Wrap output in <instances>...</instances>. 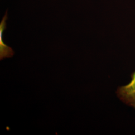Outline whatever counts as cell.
I'll list each match as a JSON object with an SVG mask.
<instances>
[{
	"instance_id": "1",
	"label": "cell",
	"mask_w": 135,
	"mask_h": 135,
	"mask_svg": "<svg viewBox=\"0 0 135 135\" xmlns=\"http://www.w3.org/2000/svg\"><path fill=\"white\" fill-rule=\"evenodd\" d=\"M116 93L121 101L135 109V72L131 75L130 83L119 87Z\"/></svg>"
},
{
	"instance_id": "2",
	"label": "cell",
	"mask_w": 135,
	"mask_h": 135,
	"mask_svg": "<svg viewBox=\"0 0 135 135\" xmlns=\"http://www.w3.org/2000/svg\"><path fill=\"white\" fill-rule=\"evenodd\" d=\"M7 15V11L0 23V60L1 61L5 58H12L15 53L12 48L5 44L3 40V34L6 29V21L8 19Z\"/></svg>"
}]
</instances>
